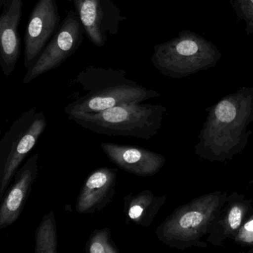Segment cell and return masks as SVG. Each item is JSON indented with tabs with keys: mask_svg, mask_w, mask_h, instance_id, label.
I'll use <instances>...</instances> for the list:
<instances>
[{
	"mask_svg": "<svg viewBox=\"0 0 253 253\" xmlns=\"http://www.w3.org/2000/svg\"><path fill=\"white\" fill-rule=\"evenodd\" d=\"M195 155L210 162H226L247 147L253 123V87H242L207 109Z\"/></svg>",
	"mask_w": 253,
	"mask_h": 253,
	"instance_id": "6da1fadb",
	"label": "cell"
},
{
	"mask_svg": "<svg viewBox=\"0 0 253 253\" xmlns=\"http://www.w3.org/2000/svg\"><path fill=\"white\" fill-rule=\"evenodd\" d=\"M167 107L133 102L98 112H72L68 118L85 129L103 135L150 140L162 126Z\"/></svg>",
	"mask_w": 253,
	"mask_h": 253,
	"instance_id": "7a4b0ae2",
	"label": "cell"
},
{
	"mask_svg": "<svg viewBox=\"0 0 253 253\" xmlns=\"http://www.w3.org/2000/svg\"><path fill=\"white\" fill-rule=\"evenodd\" d=\"M229 194L215 191L177 207L157 227L158 239L169 247L185 250L205 247L201 238L208 235L218 218Z\"/></svg>",
	"mask_w": 253,
	"mask_h": 253,
	"instance_id": "3957f363",
	"label": "cell"
},
{
	"mask_svg": "<svg viewBox=\"0 0 253 253\" xmlns=\"http://www.w3.org/2000/svg\"><path fill=\"white\" fill-rule=\"evenodd\" d=\"M219 50L203 37L182 31L178 36L154 47L153 66L164 76L181 79L216 66Z\"/></svg>",
	"mask_w": 253,
	"mask_h": 253,
	"instance_id": "277c9868",
	"label": "cell"
},
{
	"mask_svg": "<svg viewBox=\"0 0 253 253\" xmlns=\"http://www.w3.org/2000/svg\"><path fill=\"white\" fill-rule=\"evenodd\" d=\"M47 126L43 111L33 107L23 112L0 142V200L23 161L36 146Z\"/></svg>",
	"mask_w": 253,
	"mask_h": 253,
	"instance_id": "5b68a950",
	"label": "cell"
},
{
	"mask_svg": "<svg viewBox=\"0 0 253 253\" xmlns=\"http://www.w3.org/2000/svg\"><path fill=\"white\" fill-rule=\"evenodd\" d=\"M85 94L65 107L66 115L72 112H98L133 102H143L160 97V93L120 76L96 80H81Z\"/></svg>",
	"mask_w": 253,
	"mask_h": 253,
	"instance_id": "8992f818",
	"label": "cell"
},
{
	"mask_svg": "<svg viewBox=\"0 0 253 253\" xmlns=\"http://www.w3.org/2000/svg\"><path fill=\"white\" fill-rule=\"evenodd\" d=\"M82 41L83 26L79 17L75 11H69L35 64L27 69L23 84L60 67L78 51Z\"/></svg>",
	"mask_w": 253,
	"mask_h": 253,
	"instance_id": "52a82bcc",
	"label": "cell"
},
{
	"mask_svg": "<svg viewBox=\"0 0 253 253\" xmlns=\"http://www.w3.org/2000/svg\"><path fill=\"white\" fill-rule=\"evenodd\" d=\"M56 0H38L34 7L24 37V66L32 67L60 27Z\"/></svg>",
	"mask_w": 253,
	"mask_h": 253,
	"instance_id": "ba28073f",
	"label": "cell"
},
{
	"mask_svg": "<svg viewBox=\"0 0 253 253\" xmlns=\"http://www.w3.org/2000/svg\"><path fill=\"white\" fill-rule=\"evenodd\" d=\"M39 155L28 158L14 175V181L5 192L0 207V230L14 224L20 217L39 173Z\"/></svg>",
	"mask_w": 253,
	"mask_h": 253,
	"instance_id": "9c48e42d",
	"label": "cell"
},
{
	"mask_svg": "<svg viewBox=\"0 0 253 253\" xmlns=\"http://www.w3.org/2000/svg\"><path fill=\"white\" fill-rule=\"evenodd\" d=\"M100 147L117 167L139 177L155 175L166 164L164 155L141 146L103 143Z\"/></svg>",
	"mask_w": 253,
	"mask_h": 253,
	"instance_id": "30bf717a",
	"label": "cell"
},
{
	"mask_svg": "<svg viewBox=\"0 0 253 253\" xmlns=\"http://www.w3.org/2000/svg\"><path fill=\"white\" fill-rule=\"evenodd\" d=\"M118 169L100 167L88 174L77 198L76 211L93 214L104 210L113 201Z\"/></svg>",
	"mask_w": 253,
	"mask_h": 253,
	"instance_id": "8fae6325",
	"label": "cell"
},
{
	"mask_svg": "<svg viewBox=\"0 0 253 253\" xmlns=\"http://www.w3.org/2000/svg\"><path fill=\"white\" fill-rule=\"evenodd\" d=\"M23 4V0H7L0 16V64L6 77L14 72L21 52L18 28Z\"/></svg>",
	"mask_w": 253,
	"mask_h": 253,
	"instance_id": "7c38bea8",
	"label": "cell"
},
{
	"mask_svg": "<svg viewBox=\"0 0 253 253\" xmlns=\"http://www.w3.org/2000/svg\"><path fill=\"white\" fill-rule=\"evenodd\" d=\"M253 211V201L244 194L233 192L228 195L218 218L208 234L207 242L220 247L226 240H233Z\"/></svg>",
	"mask_w": 253,
	"mask_h": 253,
	"instance_id": "4fadbf2b",
	"label": "cell"
},
{
	"mask_svg": "<svg viewBox=\"0 0 253 253\" xmlns=\"http://www.w3.org/2000/svg\"><path fill=\"white\" fill-rule=\"evenodd\" d=\"M167 200V195H155L149 189L136 194L129 193L124 198V212L127 220L148 227L151 226Z\"/></svg>",
	"mask_w": 253,
	"mask_h": 253,
	"instance_id": "5bb4252c",
	"label": "cell"
},
{
	"mask_svg": "<svg viewBox=\"0 0 253 253\" xmlns=\"http://www.w3.org/2000/svg\"><path fill=\"white\" fill-rule=\"evenodd\" d=\"M74 4L87 38L96 46H104L106 38L102 0H74Z\"/></svg>",
	"mask_w": 253,
	"mask_h": 253,
	"instance_id": "9a60e30c",
	"label": "cell"
},
{
	"mask_svg": "<svg viewBox=\"0 0 253 253\" xmlns=\"http://www.w3.org/2000/svg\"><path fill=\"white\" fill-rule=\"evenodd\" d=\"M57 234L55 214L43 216L35 232V253H57Z\"/></svg>",
	"mask_w": 253,
	"mask_h": 253,
	"instance_id": "2e32d148",
	"label": "cell"
},
{
	"mask_svg": "<svg viewBox=\"0 0 253 253\" xmlns=\"http://www.w3.org/2000/svg\"><path fill=\"white\" fill-rule=\"evenodd\" d=\"M85 251L88 253H118L119 249L112 239L110 229H95L90 235Z\"/></svg>",
	"mask_w": 253,
	"mask_h": 253,
	"instance_id": "e0dca14e",
	"label": "cell"
},
{
	"mask_svg": "<svg viewBox=\"0 0 253 253\" xmlns=\"http://www.w3.org/2000/svg\"><path fill=\"white\" fill-rule=\"evenodd\" d=\"M238 17L244 22L246 32L253 39V0H232Z\"/></svg>",
	"mask_w": 253,
	"mask_h": 253,
	"instance_id": "ac0fdd59",
	"label": "cell"
},
{
	"mask_svg": "<svg viewBox=\"0 0 253 253\" xmlns=\"http://www.w3.org/2000/svg\"><path fill=\"white\" fill-rule=\"evenodd\" d=\"M233 241L243 247H253V211L246 219Z\"/></svg>",
	"mask_w": 253,
	"mask_h": 253,
	"instance_id": "d6986e66",
	"label": "cell"
},
{
	"mask_svg": "<svg viewBox=\"0 0 253 253\" xmlns=\"http://www.w3.org/2000/svg\"><path fill=\"white\" fill-rule=\"evenodd\" d=\"M247 253H253V247H252V248H250V250L247 251Z\"/></svg>",
	"mask_w": 253,
	"mask_h": 253,
	"instance_id": "ffe728a7",
	"label": "cell"
},
{
	"mask_svg": "<svg viewBox=\"0 0 253 253\" xmlns=\"http://www.w3.org/2000/svg\"><path fill=\"white\" fill-rule=\"evenodd\" d=\"M250 183H253V178L252 179L251 181H250Z\"/></svg>",
	"mask_w": 253,
	"mask_h": 253,
	"instance_id": "44dd1931",
	"label": "cell"
}]
</instances>
